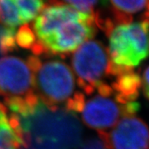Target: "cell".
<instances>
[{
	"instance_id": "obj_18",
	"label": "cell",
	"mask_w": 149,
	"mask_h": 149,
	"mask_svg": "<svg viewBox=\"0 0 149 149\" xmlns=\"http://www.w3.org/2000/svg\"><path fill=\"white\" fill-rule=\"evenodd\" d=\"M142 86L144 97L149 101V66L144 70L142 78Z\"/></svg>"
},
{
	"instance_id": "obj_19",
	"label": "cell",
	"mask_w": 149,
	"mask_h": 149,
	"mask_svg": "<svg viewBox=\"0 0 149 149\" xmlns=\"http://www.w3.org/2000/svg\"><path fill=\"white\" fill-rule=\"evenodd\" d=\"M1 55H2V53H1V50H0V56H1Z\"/></svg>"
},
{
	"instance_id": "obj_12",
	"label": "cell",
	"mask_w": 149,
	"mask_h": 149,
	"mask_svg": "<svg viewBox=\"0 0 149 149\" xmlns=\"http://www.w3.org/2000/svg\"><path fill=\"white\" fill-rule=\"evenodd\" d=\"M0 22L5 27L13 28L23 24L13 0H0Z\"/></svg>"
},
{
	"instance_id": "obj_8",
	"label": "cell",
	"mask_w": 149,
	"mask_h": 149,
	"mask_svg": "<svg viewBox=\"0 0 149 149\" xmlns=\"http://www.w3.org/2000/svg\"><path fill=\"white\" fill-rule=\"evenodd\" d=\"M81 113L85 125L98 133L107 132L108 129L114 127L120 117L123 116L121 104L110 97L100 95L85 101Z\"/></svg>"
},
{
	"instance_id": "obj_2",
	"label": "cell",
	"mask_w": 149,
	"mask_h": 149,
	"mask_svg": "<svg viewBox=\"0 0 149 149\" xmlns=\"http://www.w3.org/2000/svg\"><path fill=\"white\" fill-rule=\"evenodd\" d=\"M26 61L33 71L35 93L40 100L48 105L64 108L76 93L74 75L68 65L60 60L42 61L33 55Z\"/></svg>"
},
{
	"instance_id": "obj_14",
	"label": "cell",
	"mask_w": 149,
	"mask_h": 149,
	"mask_svg": "<svg viewBox=\"0 0 149 149\" xmlns=\"http://www.w3.org/2000/svg\"><path fill=\"white\" fill-rule=\"evenodd\" d=\"M110 2L112 9L120 14L132 17V14L143 10L149 0H107Z\"/></svg>"
},
{
	"instance_id": "obj_7",
	"label": "cell",
	"mask_w": 149,
	"mask_h": 149,
	"mask_svg": "<svg viewBox=\"0 0 149 149\" xmlns=\"http://www.w3.org/2000/svg\"><path fill=\"white\" fill-rule=\"evenodd\" d=\"M109 149H148L149 127L142 118L123 116L110 132L98 133Z\"/></svg>"
},
{
	"instance_id": "obj_10",
	"label": "cell",
	"mask_w": 149,
	"mask_h": 149,
	"mask_svg": "<svg viewBox=\"0 0 149 149\" xmlns=\"http://www.w3.org/2000/svg\"><path fill=\"white\" fill-rule=\"evenodd\" d=\"M141 86L142 78L139 73L134 72V70L118 75L111 85L115 93V101L121 105L135 101L139 96Z\"/></svg>"
},
{
	"instance_id": "obj_13",
	"label": "cell",
	"mask_w": 149,
	"mask_h": 149,
	"mask_svg": "<svg viewBox=\"0 0 149 149\" xmlns=\"http://www.w3.org/2000/svg\"><path fill=\"white\" fill-rule=\"evenodd\" d=\"M23 23L32 21L46 7L44 0H13Z\"/></svg>"
},
{
	"instance_id": "obj_3",
	"label": "cell",
	"mask_w": 149,
	"mask_h": 149,
	"mask_svg": "<svg viewBox=\"0 0 149 149\" xmlns=\"http://www.w3.org/2000/svg\"><path fill=\"white\" fill-rule=\"evenodd\" d=\"M109 56L114 67L133 68L149 54V24L146 22L118 25L109 35Z\"/></svg>"
},
{
	"instance_id": "obj_15",
	"label": "cell",
	"mask_w": 149,
	"mask_h": 149,
	"mask_svg": "<svg viewBox=\"0 0 149 149\" xmlns=\"http://www.w3.org/2000/svg\"><path fill=\"white\" fill-rule=\"evenodd\" d=\"M15 41L20 47L32 50L37 40L30 26L28 24H24L17 32Z\"/></svg>"
},
{
	"instance_id": "obj_5",
	"label": "cell",
	"mask_w": 149,
	"mask_h": 149,
	"mask_svg": "<svg viewBox=\"0 0 149 149\" xmlns=\"http://www.w3.org/2000/svg\"><path fill=\"white\" fill-rule=\"evenodd\" d=\"M95 20H70L59 26L47 38L39 42L47 56H61L74 52L83 43L96 35Z\"/></svg>"
},
{
	"instance_id": "obj_11",
	"label": "cell",
	"mask_w": 149,
	"mask_h": 149,
	"mask_svg": "<svg viewBox=\"0 0 149 149\" xmlns=\"http://www.w3.org/2000/svg\"><path fill=\"white\" fill-rule=\"evenodd\" d=\"M8 108L0 103V149H19L24 142L21 134L12 127Z\"/></svg>"
},
{
	"instance_id": "obj_1",
	"label": "cell",
	"mask_w": 149,
	"mask_h": 149,
	"mask_svg": "<svg viewBox=\"0 0 149 149\" xmlns=\"http://www.w3.org/2000/svg\"><path fill=\"white\" fill-rule=\"evenodd\" d=\"M13 114L29 149H75L81 143L83 128L75 113L48 105L37 95L27 99Z\"/></svg>"
},
{
	"instance_id": "obj_6",
	"label": "cell",
	"mask_w": 149,
	"mask_h": 149,
	"mask_svg": "<svg viewBox=\"0 0 149 149\" xmlns=\"http://www.w3.org/2000/svg\"><path fill=\"white\" fill-rule=\"evenodd\" d=\"M34 93V74L27 61L12 56L0 58V95L4 100Z\"/></svg>"
},
{
	"instance_id": "obj_17",
	"label": "cell",
	"mask_w": 149,
	"mask_h": 149,
	"mask_svg": "<svg viewBox=\"0 0 149 149\" xmlns=\"http://www.w3.org/2000/svg\"><path fill=\"white\" fill-rule=\"evenodd\" d=\"M79 149H109L106 141L100 134L98 133L97 136L90 137L81 141Z\"/></svg>"
},
{
	"instance_id": "obj_4",
	"label": "cell",
	"mask_w": 149,
	"mask_h": 149,
	"mask_svg": "<svg viewBox=\"0 0 149 149\" xmlns=\"http://www.w3.org/2000/svg\"><path fill=\"white\" fill-rule=\"evenodd\" d=\"M71 65L79 87L88 95L96 91L104 78L110 76L109 52L99 41L82 44L73 55Z\"/></svg>"
},
{
	"instance_id": "obj_9",
	"label": "cell",
	"mask_w": 149,
	"mask_h": 149,
	"mask_svg": "<svg viewBox=\"0 0 149 149\" xmlns=\"http://www.w3.org/2000/svg\"><path fill=\"white\" fill-rule=\"evenodd\" d=\"M70 20H95V13L89 14L82 13L65 4L45 7L37 15L33 23L37 41L41 42L44 40L59 26Z\"/></svg>"
},
{
	"instance_id": "obj_16",
	"label": "cell",
	"mask_w": 149,
	"mask_h": 149,
	"mask_svg": "<svg viewBox=\"0 0 149 149\" xmlns=\"http://www.w3.org/2000/svg\"><path fill=\"white\" fill-rule=\"evenodd\" d=\"M61 3H67L71 7H73L76 10L89 13L94 14V8L97 5L99 0H61Z\"/></svg>"
}]
</instances>
